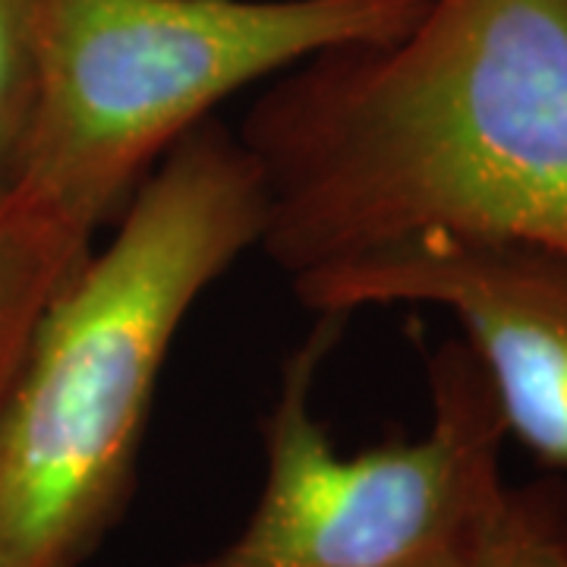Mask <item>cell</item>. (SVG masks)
<instances>
[{
  "label": "cell",
  "instance_id": "6da1fadb",
  "mask_svg": "<svg viewBox=\"0 0 567 567\" xmlns=\"http://www.w3.org/2000/svg\"><path fill=\"white\" fill-rule=\"evenodd\" d=\"M237 136L290 278L420 234L567 256V0H425L275 82Z\"/></svg>",
  "mask_w": 567,
  "mask_h": 567
},
{
  "label": "cell",
  "instance_id": "277c9868",
  "mask_svg": "<svg viewBox=\"0 0 567 567\" xmlns=\"http://www.w3.org/2000/svg\"><path fill=\"white\" fill-rule=\"evenodd\" d=\"M319 316L262 420L265 483L246 527L177 567H470L507 505L505 420L464 341L429 357L420 439L341 454L316 420L319 369L344 334Z\"/></svg>",
  "mask_w": 567,
  "mask_h": 567
},
{
  "label": "cell",
  "instance_id": "7a4b0ae2",
  "mask_svg": "<svg viewBox=\"0 0 567 567\" xmlns=\"http://www.w3.org/2000/svg\"><path fill=\"white\" fill-rule=\"evenodd\" d=\"M262 227L259 167L205 121L54 290L0 391V567H82L117 527L171 344Z\"/></svg>",
  "mask_w": 567,
  "mask_h": 567
},
{
  "label": "cell",
  "instance_id": "3957f363",
  "mask_svg": "<svg viewBox=\"0 0 567 567\" xmlns=\"http://www.w3.org/2000/svg\"><path fill=\"white\" fill-rule=\"evenodd\" d=\"M425 0H39V95L10 205L76 244L246 85L385 44Z\"/></svg>",
  "mask_w": 567,
  "mask_h": 567
},
{
  "label": "cell",
  "instance_id": "ba28073f",
  "mask_svg": "<svg viewBox=\"0 0 567 567\" xmlns=\"http://www.w3.org/2000/svg\"><path fill=\"white\" fill-rule=\"evenodd\" d=\"M470 567H567V492L558 483L511 488Z\"/></svg>",
  "mask_w": 567,
  "mask_h": 567
},
{
  "label": "cell",
  "instance_id": "8992f818",
  "mask_svg": "<svg viewBox=\"0 0 567 567\" xmlns=\"http://www.w3.org/2000/svg\"><path fill=\"white\" fill-rule=\"evenodd\" d=\"M92 252V246L0 205V391L20 363L44 303Z\"/></svg>",
  "mask_w": 567,
  "mask_h": 567
},
{
  "label": "cell",
  "instance_id": "5b68a950",
  "mask_svg": "<svg viewBox=\"0 0 567 567\" xmlns=\"http://www.w3.org/2000/svg\"><path fill=\"white\" fill-rule=\"evenodd\" d=\"M319 316L439 306L464 328L507 435L567 470V256L543 246L420 234L290 278Z\"/></svg>",
  "mask_w": 567,
  "mask_h": 567
},
{
  "label": "cell",
  "instance_id": "52a82bcc",
  "mask_svg": "<svg viewBox=\"0 0 567 567\" xmlns=\"http://www.w3.org/2000/svg\"><path fill=\"white\" fill-rule=\"evenodd\" d=\"M39 95V0H0V205L20 183Z\"/></svg>",
  "mask_w": 567,
  "mask_h": 567
}]
</instances>
